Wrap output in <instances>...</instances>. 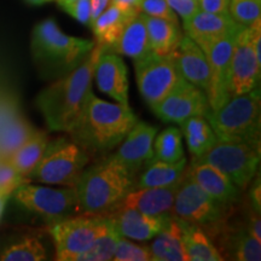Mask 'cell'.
Listing matches in <instances>:
<instances>
[{
  "label": "cell",
  "instance_id": "cell-1",
  "mask_svg": "<svg viewBox=\"0 0 261 261\" xmlns=\"http://www.w3.org/2000/svg\"><path fill=\"white\" fill-rule=\"evenodd\" d=\"M104 51L106 48L96 44L75 69L58 77L38 94L35 104L51 130L69 132L75 125L92 92L94 67Z\"/></svg>",
  "mask_w": 261,
  "mask_h": 261
},
{
  "label": "cell",
  "instance_id": "cell-2",
  "mask_svg": "<svg viewBox=\"0 0 261 261\" xmlns=\"http://www.w3.org/2000/svg\"><path fill=\"white\" fill-rule=\"evenodd\" d=\"M137 121L128 104L106 102L91 92L83 113L68 133L83 149L106 152L119 145Z\"/></svg>",
  "mask_w": 261,
  "mask_h": 261
},
{
  "label": "cell",
  "instance_id": "cell-3",
  "mask_svg": "<svg viewBox=\"0 0 261 261\" xmlns=\"http://www.w3.org/2000/svg\"><path fill=\"white\" fill-rule=\"evenodd\" d=\"M96 42L70 37L58 27L54 18L35 25L32 33V55L39 73L45 79H58L89 56Z\"/></svg>",
  "mask_w": 261,
  "mask_h": 261
},
{
  "label": "cell",
  "instance_id": "cell-4",
  "mask_svg": "<svg viewBox=\"0 0 261 261\" xmlns=\"http://www.w3.org/2000/svg\"><path fill=\"white\" fill-rule=\"evenodd\" d=\"M133 177L113 155L84 169L75 189L79 210L86 214H107L121 203L135 187Z\"/></svg>",
  "mask_w": 261,
  "mask_h": 261
},
{
  "label": "cell",
  "instance_id": "cell-5",
  "mask_svg": "<svg viewBox=\"0 0 261 261\" xmlns=\"http://www.w3.org/2000/svg\"><path fill=\"white\" fill-rule=\"evenodd\" d=\"M218 140L241 142L260 148V90L231 97L204 115Z\"/></svg>",
  "mask_w": 261,
  "mask_h": 261
},
{
  "label": "cell",
  "instance_id": "cell-6",
  "mask_svg": "<svg viewBox=\"0 0 261 261\" xmlns=\"http://www.w3.org/2000/svg\"><path fill=\"white\" fill-rule=\"evenodd\" d=\"M89 163L86 150L67 138H57L48 144L27 181L75 188L85 166Z\"/></svg>",
  "mask_w": 261,
  "mask_h": 261
},
{
  "label": "cell",
  "instance_id": "cell-7",
  "mask_svg": "<svg viewBox=\"0 0 261 261\" xmlns=\"http://www.w3.org/2000/svg\"><path fill=\"white\" fill-rule=\"evenodd\" d=\"M112 228L109 219L103 214L90 213V217H69L51 223L48 232L56 248V260L76 261L98 237Z\"/></svg>",
  "mask_w": 261,
  "mask_h": 261
},
{
  "label": "cell",
  "instance_id": "cell-8",
  "mask_svg": "<svg viewBox=\"0 0 261 261\" xmlns=\"http://www.w3.org/2000/svg\"><path fill=\"white\" fill-rule=\"evenodd\" d=\"M192 162L213 166L224 173L240 190H243L256 174L260 148L248 143L218 140L205 154L192 159Z\"/></svg>",
  "mask_w": 261,
  "mask_h": 261
},
{
  "label": "cell",
  "instance_id": "cell-9",
  "mask_svg": "<svg viewBox=\"0 0 261 261\" xmlns=\"http://www.w3.org/2000/svg\"><path fill=\"white\" fill-rule=\"evenodd\" d=\"M12 195L19 207L39 215L50 224L80 212L76 189L71 187L56 189L24 181L15 189Z\"/></svg>",
  "mask_w": 261,
  "mask_h": 261
},
{
  "label": "cell",
  "instance_id": "cell-10",
  "mask_svg": "<svg viewBox=\"0 0 261 261\" xmlns=\"http://www.w3.org/2000/svg\"><path fill=\"white\" fill-rule=\"evenodd\" d=\"M171 213L178 219L205 230L208 226L214 227L220 224L224 218V205L202 190L185 169L178 184Z\"/></svg>",
  "mask_w": 261,
  "mask_h": 261
},
{
  "label": "cell",
  "instance_id": "cell-11",
  "mask_svg": "<svg viewBox=\"0 0 261 261\" xmlns=\"http://www.w3.org/2000/svg\"><path fill=\"white\" fill-rule=\"evenodd\" d=\"M137 86L143 99L151 108L165 98L182 77L169 56L149 54L135 61Z\"/></svg>",
  "mask_w": 261,
  "mask_h": 261
},
{
  "label": "cell",
  "instance_id": "cell-12",
  "mask_svg": "<svg viewBox=\"0 0 261 261\" xmlns=\"http://www.w3.org/2000/svg\"><path fill=\"white\" fill-rule=\"evenodd\" d=\"M241 27L243 25H238L237 28L226 34L200 46L210 64V86L205 94H207L211 110L221 107L231 98L230 62L234 41H236V37Z\"/></svg>",
  "mask_w": 261,
  "mask_h": 261
},
{
  "label": "cell",
  "instance_id": "cell-13",
  "mask_svg": "<svg viewBox=\"0 0 261 261\" xmlns=\"http://www.w3.org/2000/svg\"><path fill=\"white\" fill-rule=\"evenodd\" d=\"M260 75L261 58L254 50L252 27H241L230 62L231 97L247 93L259 86Z\"/></svg>",
  "mask_w": 261,
  "mask_h": 261
},
{
  "label": "cell",
  "instance_id": "cell-14",
  "mask_svg": "<svg viewBox=\"0 0 261 261\" xmlns=\"http://www.w3.org/2000/svg\"><path fill=\"white\" fill-rule=\"evenodd\" d=\"M163 122L180 123L189 117L205 115L210 110L207 94L195 85L181 79L161 102L151 107Z\"/></svg>",
  "mask_w": 261,
  "mask_h": 261
},
{
  "label": "cell",
  "instance_id": "cell-15",
  "mask_svg": "<svg viewBox=\"0 0 261 261\" xmlns=\"http://www.w3.org/2000/svg\"><path fill=\"white\" fill-rule=\"evenodd\" d=\"M121 237L137 241L152 240L171 219V214L148 215L128 207H119L104 214Z\"/></svg>",
  "mask_w": 261,
  "mask_h": 261
},
{
  "label": "cell",
  "instance_id": "cell-16",
  "mask_svg": "<svg viewBox=\"0 0 261 261\" xmlns=\"http://www.w3.org/2000/svg\"><path fill=\"white\" fill-rule=\"evenodd\" d=\"M158 127L149 123L137 121L136 125L127 133L122 144L113 158L121 163L133 177L154 156V139Z\"/></svg>",
  "mask_w": 261,
  "mask_h": 261
},
{
  "label": "cell",
  "instance_id": "cell-17",
  "mask_svg": "<svg viewBox=\"0 0 261 261\" xmlns=\"http://www.w3.org/2000/svg\"><path fill=\"white\" fill-rule=\"evenodd\" d=\"M93 77L100 92L121 104H128V70L115 52L104 51L94 67Z\"/></svg>",
  "mask_w": 261,
  "mask_h": 261
},
{
  "label": "cell",
  "instance_id": "cell-18",
  "mask_svg": "<svg viewBox=\"0 0 261 261\" xmlns=\"http://www.w3.org/2000/svg\"><path fill=\"white\" fill-rule=\"evenodd\" d=\"M171 57L182 79L207 92L211 77L210 64L204 52L192 39L182 35Z\"/></svg>",
  "mask_w": 261,
  "mask_h": 261
},
{
  "label": "cell",
  "instance_id": "cell-19",
  "mask_svg": "<svg viewBox=\"0 0 261 261\" xmlns=\"http://www.w3.org/2000/svg\"><path fill=\"white\" fill-rule=\"evenodd\" d=\"M188 172L202 190L207 192L218 203L227 205L234 203L240 198V189L213 166L191 161Z\"/></svg>",
  "mask_w": 261,
  "mask_h": 261
},
{
  "label": "cell",
  "instance_id": "cell-20",
  "mask_svg": "<svg viewBox=\"0 0 261 261\" xmlns=\"http://www.w3.org/2000/svg\"><path fill=\"white\" fill-rule=\"evenodd\" d=\"M238 25L241 24L236 23L230 15L211 14L201 10L190 18L182 21L187 37L192 39L198 46L226 34Z\"/></svg>",
  "mask_w": 261,
  "mask_h": 261
},
{
  "label": "cell",
  "instance_id": "cell-21",
  "mask_svg": "<svg viewBox=\"0 0 261 261\" xmlns=\"http://www.w3.org/2000/svg\"><path fill=\"white\" fill-rule=\"evenodd\" d=\"M178 184L166 188L132 189L119 205L135 208V210L148 215H162L169 213L172 211L173 203H174Z\"/></svg>",
  "mask_w": 261,
  "mask_h": 261
},
{
  "label": "cell",
  "instance_id": "cell-22",
  "mask_svg": "<svg viewBox=\"0 0 261 261\" xmlns=\"http://www.w3.org/2000/svg\"><path fill=\"white\" fill-rule=\"evenodd\" d=\"M148 246L152 261H188L181 241V231L178 219L171 214V219Z\"/></svg>",
  "mask_w": 261,
  "mask_h": 261
},
{
  "label": "cell",
  "instance_id": "cell-23",
  "mask_svg": "<svg viewBox=\"0 0 261 261\" xmlns=\"http://www.w3.org/2000/svg\"><path fill=\"white\" fill-rule=\"evenodd\" d=\"M108 51L127 56L132 58L133 61H139L148 56L149 54H151L148 32H146L142 14L130 19L123 29L120 38Z\"/></svg>",
  "mask_w": 261,
  "mask_h": 261
},
{
  "label": "cell",
  "instance_id": "cell-24",
  "mask_svg": "<svg viewBox=\"0 0 261 261\" xmlns=\"http://www.w3.org/2000/svg\"><path fill=\"white\" fill-rule=\"evenodd\" d=\"M178 223L181 231L182 246H184L189 261L224 260V256L217 249L203 228L180 219H178Z\"/></svg>",
  "mask_w": 261,
  "mask_h": 261
},
{
  "label": "cell",
  "instance_id": "cell-25",
  "mask_svg": "<svg viewBox=\"0 0 261 261\" xmlns=\"http://www.w3.org/2000/svg\"><path fill=\"white\" fill-rule=\"evenodd\" d=\"M142 17L148 32L150 50L159 56H169L182 38L179 24L144 14Z\"/></svg>",
  "mask_w": 261,
  "mask_h": 261
},
{
  "label": "cell",
  "instance_id": "cell-26",
  "mask_svg": "<svg viewBox=\"0 0 261 261\" xmlns=\"http://www.w3.org/2000/svg\"><path fill=\"white\" fill-rule=\"evenodd\" d=\"M138 16V15H137ZM135 15L127 14L116 6L109 4L98 17L91 23L96 44L103 46L108 51L120 38L123 29Z\"/></svg>",
  "mask_w": 261,
  "mask_h": 261
},
{
  "label": "cell",
  "instance_id": "cell-27",
  "mask_svg": "<svg viewBox=\"0 0 261 261\" xmlns=\"http://www.w3.org/2000/svg\"><path fill=\"white\" fill-rule=\"evenodd\" d=\"M187 159L178 162H165L150 160L146 163L145 171L136 179L133 189L143 188H166L178 184L187 169Z\"/></svg>",
  "mask_w": 261,
  "mask_h": 261
},
{
  "label": "cell",
  "instance_id": "cell-28",
  "mask_svg": "<svg viewBox=\"0 0 261 261\" xmlns=\"http://www.w3.org/2000/svg\"><path fill=\"white\" fill-rule=\"evenodd\" d=\"M180 127L192 159L205 154L218 142L214 130L203 115L189 117L180 123Z\"/></svg>",
  "mask_w": 261,
  "mask_h": 261
},
{
  "label": "cell",
  "instance_id": "cell-29",
  "mask_svg": "<svg viewBox=\"0 0 261 261\" xmlns=\"http://www.w3.org/2000/svg\"><path fill=\"white\" fill-rule=\"evenodd\" d=\"M48 142L50 139L46 133L37 129L31 138L9 159V162L11 163L12 167L25 180L41 160Z\"/></svg>",
  "mask_w": 261,
  "mask_h": 261
},
{
  "label": "cell",
  "instance_id": "cell-30",
  "mask_svg": "<svg viewBox=\"0 0 261 261\" xmlns=\"http://www.w3.org/2000/svg\"><path fill=\"white\" fill-rule=\"evenodd\" d=\"M223 249L227 250V255L238 261H259L261 259V241L256 240L247 227L225 233Z\"/></svg>",
  "mask_w": 261,
  "mask_h": 261
},
{
  "label": "cell",
  "instance_id": "cell-31",
  "mask_svg": "<svg viewBox=\"0 0 261 261\" xmlns=\"http://www.w3.org/2000/svg\"><path fill=\"white\" fill-rule=\"evenodd\" d=\"M46 248L35 234H24L9 243L0 253L4 261H40L46 260Z\"/></svg>",
  "mask_w": 261,
  "mask_h": 261
},
{
  "label": "cell",
  "instance_id": "cell-32",
  "mask_svg": "<svg viewBox=\"0 0 261 261\" xmlns=\"http://www.w3.org/2000/svg\"><path fill=\"white\" fill-rule=\"evenodd\" d=\"M34 127L24 119H15L0 129V160H6L15 154L35 132Z\"/></svg>",
  "mask_w": 261,
  "mask_h": 261
},
{
  "label": "cell",
  "instance_id": "cell-33",
  "mask_svg": "<svg viewBox=\"0 0 261 261\" xmlns=\"http://www.w3.org/2000/svg\"><path fill=\"white\" fill-rule=\"evenodd\" d=\"M154 161L178 162L184 159V150L181 144V132L177 127H168L163 129L154 139Z\"/></svg>",
  "mask_w": 261,
  "mask_h": 261
},
{
  "label": "cell",
  "instance_id": "cell-34",
  "mask_svg": "<svg viewBox=\"0 0 261 261\" xmlns=\"http://www.w3.org/2000/svg\"><path fill=\"white\" fill-rule=\"evenodd\" d=\"M120 234L114 230L108 231L103 236L98 237L92 243L89 249L81 253L76 257V261H108L113 260L114 253H115L117 241H119Z\"/></svg>",
  "mask_w": 261,
  "mask_h": 261
},
{
  "label": "cell",
  "instance_id": "cell-35",
  "mask_svg": "<svg viewBox=\"0 0 261 261\" xmlns=\"http://www.w3.org/2000/svg\"><path fill=\"white\" fill-rule=\"evenodd\" d=\"M228 15L236 23L250 27L261 18V0H230Z\"/></svg>",
  "mask_w": 261,
  "mask_h": 261
},
{
  "label": "cell",
  "instance_id": "cell-36",
  "mask_svg": "<svg viewBox=\"0 0 261 261\" xmlns=\"http://www.w3.org/2000/svg\"><path fill=\"white\" fill-rule=\"evenodd\" d=\"M113 260L115 261H149L151 254L148 246H140L120 236L114 253Z\"/></svg>",
  "mask_w": 261,
  "mask_h": 261
},
{
  "label": "cell",
  "instance_id": "cell-37",
  "mask_svg": "<svg viewBox=\"0 0 261 261\" xmlns=\"http://www.w3.org/2000/svg\"><path fill=\"white\" fill-rule=\"evenodd\" d=\"M139 9L140 14L156 18H162L179 24L178 15L173 11L166 0H142Z\"/></svg>",
  "mask_w": 261,
  "mask_h": 261
},
{
  "label": "cell",
  "instance_id": "cell-38",
  "mask_svg": "<svg viewBox=\"0 0 261 261\" xmlns=\"http://www.w3.org/2000/svg\"><path fill=\"white\" fill-rule=\"evenodd\" d=\"M27 181L6 160H0V194L11 196L15 189Z\"/></svg>",
  "mask_w": 261,
  "mask_h": 261
},
{
  "label": "cell",
  "instance_id": "cell-39",
  "mask_svg": "<svg viewBox=\"0 0 261 261\" xmlns=\"http://www.w3.org/2000/svg\"><path fill=\"white\" fill-rule=\"evenodd\" d=\"M58 5L71 17L85 25H91V0H68L58 2Z\"/></svg>",
  "mask_w": 261,
  "mask_h": 261
},
{
  "label": "cell",
  "instance_id": "cell-40",
  "mask_svg": "<svg viewBox=\"0 0 261 261\" xmlns=\"http://www.w3.org/2000/svg\"><path fill=\"white\" fill-rule=\"evenodd\" d=\"M175 14L180 16L182 21L190 18L200 10L197 0H166Z\"/></svg>",
  "mask_w": 261,
  "mask_h": 261
},
{
  "label": "cell",
  "instance_id": "cell-41",
  "mask_svg": "<svg viewBox=\"0 0 261 261\" xmlns=\"http://www.w3.org/2000/svg\"><path fill=\"white\" fill-rule=\"evenodd\" d=\"M230 0H198V8L201 11L211 14L228 15Z\"/></svg>",
  "mask_w": 261,
  "mask_h": 261
},
{
  "label": "cell",
  "instance_id": "cell-42",
  "mask_svg": "<svg viewBox=\"0 0 261 261\" xmlns=\"http://www.w3.org/2000/svg\"><path fill=\"white\" fill-rule=\"evenodd\" d=\"M246 227L250 233L253 234L256 240L261 241V223H260V213L256 211H248Z\"/></svg>",
  "mask_w": 261,
  "mask_h": 261
},
{
  "label": "cell",
  "instance_id": "cell-43",
  "mask_svg": "<svg viewBox=\"0 0 261 261\" xmlns=\"http://www.w3.org/2000/svg\"><path fill=\"white\" fill-rule=\"evenodd\" d=\"M140 3H142V0H110L112 5L116 6L127 14L135 16L140 14Z\"/></svg>",
  "mask_w": 261,
  "mask_h": 261
},
{
  "label": "cell",
  "instance_id": "cell-44",
  "mask_svg": "<svg viewBox=\"0 0 261 261\" xmlns=\"http://www.w3.org/2000/svg\"><path fill=\"white\" fill-rule=\"evenodd\" d=\"M250 200H252L253 210L256 211L257 213L261 212V187H260V178L257 177L253 182L252 188H250Z\"/></svg>",
  "mask_w": 261,
  "mask_h": 261
},
{
  "label": "cell",
  "instance_id": "cell-45",
  "mask_svg": "<svg viewBox=\"0 0 261 261\" xmlns=\"http://www.w3.org/2000/svg\"><path fill=\"white\" fill-rule=\"evenodd\" d=\"M9 197L10 196H8V195L0 194V217H2L3 211H4V208H5V203H6V201H8Z\"/></svg>",
  "mask_w": 261,
  "mask_h": 261
},
{
  "label": "cell",
  "instance_id": "cell-46",
  "mask_svg": "<svg viewBox=\"0 0 261 261\" xmlns=\"http://www.w3.org/2000/svg\"><path fill=\"white\" fill-rule=\"evenodd\" d=\"M25 2H28L29 4L32 5H40V4H44V3H46L47 0H25Z\"/></svg>",
  "mask_w": 261,
  "mask_h": 261
},
{
  "label": "cell",
  "instance_id": "cell-47",
  "mask_svg": "<svg viewBox=\"0 0 261 261\" xmlns=\"http://www.w3.org/2000/svg\"><path fill=\"white\" fill-rule=\"evenodd\" d=\"M57 2H61V0H57ZM62 2H68V0H62Z\"/></svg>",
  "mask_w": 261,
  "mask_h": 261
},
{
  "label": "cell",
  "instance_id": "cell-48",
  "mask_svg": "<svg viewBox=\"0 0 261 261\" xmlns=\"http://www.w3.org/2000/svg\"><path fill=\"white\" fill-rule=\"evenodd\" d=\"M197 2H198V0H197Z\"/></svg>",
  "mask_w": 261,
  "mask_h": 261
}]
</instances>
